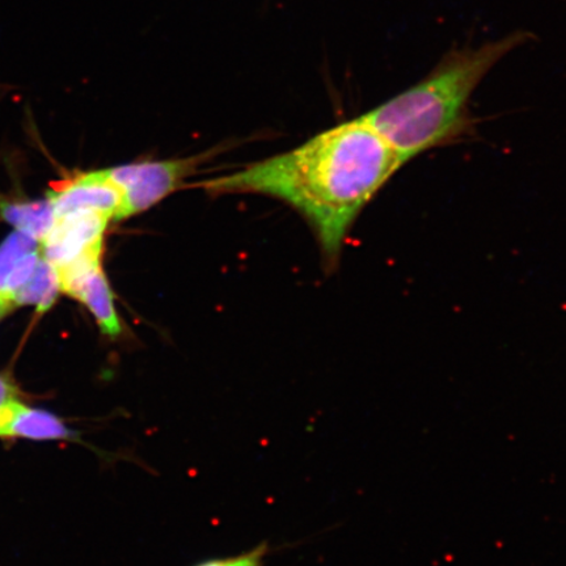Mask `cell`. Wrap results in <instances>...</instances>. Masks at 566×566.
Instances as JSON below:
<instances>
[{
	"label": "cell",
	"mask_w": 566,
	"mask_h": 566,
	"mask_svg": "<svg viewBox=\"0 0 566 566\" xmlns=\"http://www.w3.org/2000/svg\"><path fill=\"white\" fill-rule=\"evenodd\" d=\"M13 400H18V388L12 385L10 378L0 375V408Z\"/></svg>",
	"instance_id": "obj_12"
},
{
	"label": "cell",
	"mask_w": 566,
	"mask_h": 566,
	"mask_svg": "<svg viewBox=\"0 0 566 566\" xmlns=\"http://www.w3.org/2000/svg\"><path fill=\"white\" fill-rule=\"evenodd\" d=\"M0 437H21L28 440H73L75 434L59 417L33 409L19 400L0 408Z\"/></svg>",
	"instance_id": "obj_7"
},
{
	"label": "cell",
	"mask_w": 566,
	"mask_h": 566,
	"mask_svg": "<svg viewBox=\"0 0 566 566\" xmlns=\"http://www.w3.org/2000/svg\"><path fill=\"white\" fill-rule=\"evenodd\" d=\"M268 552V544L263 543L238 556L212 558V560L202 562L195 566H264Z\"/></svg>",
	"instance_id": "obj_11"
},
{
	"label": "cell",
	"mask_w": 566,
	"mask_h": 566,
	"mask_svg": "<svg viewBox=\"0 0 566 566\" xmlns=\"http://www.w3.org/2000/svg\"><path fill=\"white\" fill-rule=\"evenodd\" d=\"M197 161V158L142 161L105 169L123 198L117 221L140 214L171 195L193 171Z\"/></svg>",
	"instance_id": "obj_3"
},
{
	"label": "cell",
	"mask_w": 566,
	"mask_h": 566,
	"mask_svg": "<svg viewBox=\"0 0 566 566\" xmlns=\"http://www.w3.org/2000/svg\"><path fill=\"white\" fill-rule=\"evenodd\" d=\"M0 217L17 231L24 232L39 242H44L56 221L51 201L4 202L0 205Z\"/></svg>",
	"instance_id": "obj_8"
},
{
	"label": "cell",
	"mask_w": 566,
	"mask_h": 566,
	"mask_svg": "<svg viewBox=\"0 0 566 566\" xmlns=\"http://www.w3.org/2000/svg\"><path fill=\"white\" fill-rule=\"evenodd\" d=\"M111 221L95 211L56 218L52 231L40 244L42 258L56 271L82 261L102 260L105 230Z\"/></svg>",
	"instance_id": "obj_4"
},
{
	"label": "cell",
	"mask_w": 566,
	"mask_h": 566,
	"mask_svg": "<svg viewBox=\"0 0 566 566\" xmlns=\"http://www.w3.org/2000/svg\"><path fill=\"white\" fill-rule=\"evenodd\" d=\"M40 243L24 232H13L0 245V304L9 311L11 308L6 303V286L9 282L13 269L27 253L38 250Z\"/></svg>",
	"instance_id": "obj_10"
},
{
	"label": "cell",
	"mask_w": 566,
	"mask_h": 566,
	"mask_svg": "<svg viewBox=\"0 0 566 566\" xmlns=\"http://www.w3.org/2000/svg\"><path fill=\"white\" fill-rule=\"evenodd\" d=\"M402 166L392 147L359 117L201 187L263 193L292 205L313 226L325 258L335 261L360 212Z\"/></svg>",
	"instance_id": "obj_1"
},
{
	"label": "cell",
	"mask_w": 566,
	"mask_h": 566,
	"mask_svg": "<svg viewBox=\"0 0 566 566\" xmlns=\"http://www.w3.org/2000/svg\"><path fill=\"white\" fill-rule=\"evenodd\" d=\"M10 311L4 308L2 304H0V318H2L6 314H9Z\"/></svg>",
	"instance_id": "obj_13"
},
{
	"label": "cell",
	"mask_w": 566,
	"mask_h": 566,
	"mask_svg": "<svg viewBox=\"0 0 566 566\" xmlns=\"http://www.w3.org/2000/svg\"><path fill=\"white\" fill-rule=\"evenodd\" d=\"M61 292L59 272L44 258H41L32 277L28 280L13 298L12 306L33 304L38 308V313L42 314L53 306Z\"/></svg>",
	"instance_id": "obj_9"
},
{
	"label": "cell",
	"mask_w": 566,
	"mask_h": 566,
	"mask_svg": "<svg viewBox=\"0 0 566 566\" xmlns=\"http://www.w3.org/2000/svg\"><path fill=\"white\" fill-rule=\"evenodd\" d=\"M48 200L52 202L56 218L95 211L117 221L123 198L103 169L54 182L48 192Z\"/></svg>",
	"instance_id": "obj_6"
},
{
	"label": "cell",
	"mask_w": 566,
	"mask_h": 566,
	"mask_svg": "<svg viewBox=\"0 0 566 566\" xmlns=\"http://www.w3.org/2000/svg\"><path fill=\"white\" fill-rule=\"evenodd\" d=\"M531 34L515 32L478 48L459 49L398 96L363 116L398 154L402 165L472 130L469 104L488 73Z\"/></svg>",
	"instance_id": "obj_2"
},
{
	"label": "cell",
	"mask_w": 566,
	"mask_h": 566,
	"mask_svg": "<svg viewBox=\"0 0 566 566\" xmlns=\"http://www.w3.org/2000/svg\"><path fill=\"white\" fill-rule=\"evenodd\" d=\"M61 290L82 302L94 315L103 335L116 339L124 334L102 260L84 261L60 269Z\"/></svg>",
	"instance_id": "obj_5"
}]
</instances>
